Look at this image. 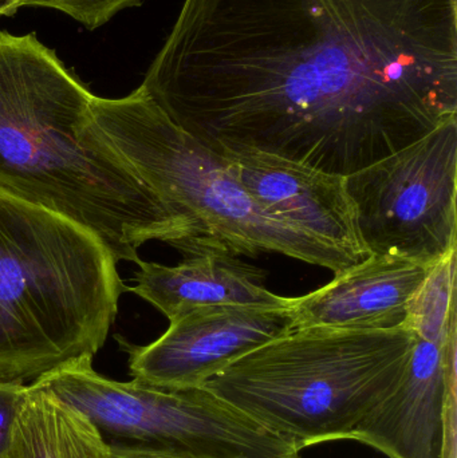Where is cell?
Returning <instances> with one entry per match:
<instances>
[{"label": "cell", "instance_id": "cell-1", "mask_svg": "<svg viewBox=\"0 0 457 458\" xmlns=\"http://www.w3.org/2000/svg\"><path fill=\"white\" fill-rule=\"evenodd\" d=\"M141 86L217 155L349 176L457 118V0H185Z\"/></svg>", "mask_w": 457, "mask_h": 458}, {"label": "cell", "instance_id": "cell-2", "mask_svg": "<svg viewBox=\"0 0 457 458\" xmlns=\"http://www.w3.org/2000/svg\"><path fill=\"white\" fill-rule=\"evenodd\" d=\"M93 97L37 35L0 32V190L88 229L117 263L153 240L201 252L193 223L94 123Z\"/></svg>", "mask_w": 457, "mask_h": 458}, {"label": "cell", "instance_id": "cell-3", "mask_svg": "<svg viewBox=\"0 0 457 458\" xmlns=\"http://www.w3.org/2000/svg\"><path fill=\"white\" fill-rule=\"evenodd\" d=\"M123 291L96 234L0 190V381L93 360Z\"/></svg>", "mask_w": 457, "mask_h": 458}, {"label": "cell", "instance_id": "cell-4", "mask_svg": "<svg viewBox=\"0 0 457 458\" xmlns=\"http://www.w3.org/2000/svg\"><path fill=\"white\" fill-rule=\"evenodd\" d=\"M415 341L408 327H297L203 387L300 452L351 440L399 385Z\"/></svg>", "mask_w": 457, "mask_h": 458}, {"label": "cell", "instance_id": "cell-5", "mask_svg": "<svg viewBox=\"0 0 457 458\" xmlns=\"http://www.w3.org/2000/svg\"><path fill=\"white\" fill-rule=\"evenodd\" d=\"M91 118L163 200L193 223L201 252L279 253L340 274L357 259L266 214L227 158L177 126L142 86L123 98L93 97Z\"/></svg>", "mask_w": 457, "mask_h": 458}, {"label": "cell", "instance_id": "cell-6", "mask_svg": "<svg viewBox=\"0 0 457 458\" xmlns=\"http://www.w3.org/2000/svg\"><path fill=\"white\" fill-rule=\"evenodd\" d=\"M80 360L35 381L85 414L109 448L169 458H295L300 452L206 387L105 378ZM34 384V382H32Z\"/></svg>", "mask_w": 457, "mask_h": 458}, {"label": "cell", "instance_id": "cell-7", "mask_svg": "<svg viewBox=\"0 0 457 458\" xmlns=\"http://www.w3.org/2000/svg\"><path fill=\"white\" fill-rule=\"evenodd\" d=\"M457 118L346 176L368 253L434 266L456 250Z\"/></svg>", "mask_w": 457, "mask_h": 458}, {"label": "cell", "instance_id": "cell-8", "mask_svg": "<svg viewBox=\"0 0 457 458\" xmlns=\"http://www.w3.org/2000/svg\"><path fill=\"white\" fill-rule=\"evenodd\" d=\"M292 307L230 304L190 310L169 320L168 330L153 344H125L129 370L134 379L153 386L203 387L231 363L297 328Z\"/></svg>", "mask_w": 457, "mask_h": 458}, {"label": "cell", "instance_id": "cell-9", "mask_svg": "<svg viewBox=\"0 0 457 458\" xmlns=\"http://www.w3.org/2000/svg\"><path fill=\"white\" fill-rule=\"evenodd\" d=\"M456 336L434 342L416 335L399 385L351 441L389 458H456Z\"/></svg>", "mask_w": 457, "mask_h": 458}, {"label": "cell", "instance_id": "cell-10", "mask_svg": "<svg viewBox=\"0 0 457 458\" xmlns=\"http://www.w3.org/2000/svg\"><path fill=\"white\" fill-rule=\"evenodd\" d=\"M241 187L274 219L340 248L361 261L369 253L360 239L346 176L258 150L223 153Z\"/></svg>", "mask_w": 457, "mask_h": 458}, {"label": "cell", "instance_id": "cell-11", "mask_svg": "<svg viewBox=\"0 0 457 458\" xmlns=\"http://www.w3.org/2000/svg\"><path fill=\"white\" fill-rule=\"evenodd\" d=\"M434 266L370 253L364 260L334 275V279L324 287L295 298L292 312L297 327H405L410 301Z\"/></svg>", "mask_w": 457, "mask_h": 458}, {"label": "cell", "instance_id": "cell-12", "mask_svg": "<svg viewBox=\"0 0 457 458\" xmlns=\"http://www.w3.org/2000/svg\"><path fill=\"white\" fill-rule=\"evenodd\" d=\"M137 264V284L128 291L149 301L169 320L201 307L292 306L295 301L271 293L262 269L230 253H190L174 267L142 260Z\"/></svg>", "mask_w": 457, "mask_h": 458}, {"label": "cell", "instance_id": "cell-13", "mask_svg": "<svg viewBox=\"0 0 457 458\" xmlns=\"http://www.w3.org/2000/svg\"><path fill=\"white\" fill-rule=\"evenodd\" d=\"M107 449L85 414L34 382L0 458H106Z\"/></svg>", "mask_w": 457, "mask_h": 458}, {"label": "cell", "instance_id": "cell-14", "mask_svg": "<svg viewBox=\"0 0 457 458\" xmlns=\"http://www.w3.org/2000/svg\"><path fill=\"white\" fill-rule=\"evenodd\" d=\"M405 327L434 342L456 333V250L432 267L410 301Z\"/></svg>", "mask_w": 457, "mask_h": 458}, {"label": "cell", "instance_id": "cell-15", "mask_svg": "<svg viewBox=\"0 0 457 458\" xmlns=\"http://www.w3.org/2000/svg\"><path fill=\"white\" fill-rule=\"evenodd\" d=\"M144 0H21V7H43L61 11L89 30L112 21L126 8L139 7Z\"/></svg>", "mask_w": 457, "mask_h": 458}, {"label": "cell", "instance_id": "cell-16", "mask_svg": "<svg viewBox=\"0 0 457 458\" xmlns=\"http://www.w3.org/2000/svg\"><path fill=\"white\" fill-rule=\"evenodd\" d=\"M29 389L30 385L21 382L0 381V457L10 444L13 424Z\"/></svg>", "mask_w": 457, "mask_h": 458}, {"label": "cell", "instance_id": "cell-17", "mask_svg": "<svg viewBox=\"0 0 457 458\" xmlns=\"http://www.w3.org/2000/svg\"><path fill=\"white\" fill-rule=\"evenodd\" d=\"M106 458H169L158 454H147V452L131 451V449L109 448Z\"/></svg>", "mask_w": 457, "mask_h": 458}, {"label": "cell", "instance_id": "cell-18", "mask_svg": "<svg viewBox=\"0 0 457 458\" xmlns=\"http://www.w3.org/2000/svg\"><path fill=\"white\" fill-rule=\"evenodd\" d=\"M21 8V0H0V18L11 16Z\"/></svg>", "mask_w": 457, "mask_h": 458}, {"label": "cell", "instance_id": "cell-19", "mask_svg": "<svg viewBox=\"0 0 457 458\" xmlns=\"http://www.w3.org/2000/svg\"><path fill=\"white\" fill-rule=\"evenodd\" d=\"M295 458H300V456H298V457H295Z\"/></svg>", "mask_w": 457, "mask_h": 458}]
</instances>
